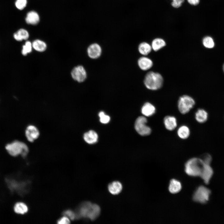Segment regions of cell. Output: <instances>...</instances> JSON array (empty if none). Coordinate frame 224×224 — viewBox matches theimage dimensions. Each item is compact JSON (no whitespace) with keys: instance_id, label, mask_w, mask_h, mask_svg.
Segmentation results:
<instances>
[{"instance_id":"obj_34","label":"cell","mask_w":224,"mask_h":224,"mask_svg":"<svg viewBox=\"0 0 224 224\" xmlns=\"http://www.w3.org/2000/svg\"><path fill=\"white\" fill-rule=\"evenodd\" d=\"M70 223L69 219L65 216L62 217L57 221V223L59 224H67Z\"/></svg>"},{"instance_id":"obj_23","label":"cell","mask_w":224,"mask_h":224,"mask_svg":"<svg viewBox=\"0 0 224 224\" xmlns=\"http://www.w3.org/2000/svg\"><path fill=\"white\" fill-rule=\"evenodd\" d=\"M13 37L17 41H21L27 40L29 37V34L26 30L21 29L14 33Z\"/></svg>"},{"instance_id":"obj_1","label":"cell","mask_w":224,"mask_h":224,"mask_svg":"<svg viewBox=\"0 0 224 224\" xmlns=\"http://www.w3.org/2000/svg\"><path fill=\"white\" fill-rule=\"evenodd\" d=\"M204 165V163L201 158H191L188 160L185 164V171L189 176H200Z\"/></svg>"},{"instance_id":"obj_28","label":"cell","mask_w":224,"mask_h":224,"mask_svg":"<svg viewBox=\"0 0 224 224\" xmlns=\"http://www.w3.org/2000/svg\"><path fill=\"white\" fill-rule=\"evenodd\" d=\"M32 44L29 41H26L24 45H23L21 53L23 55L26 56L30 53L32 50Z\"/></svg>"},{"instance_id":"obj_7","label":"cell","mask_w":224,"mask_h":224,"mask_svg":"<svg viewBox=\"0 0 224 224\" xmlns=\"http://www.w3.org/2000/svg\"><path fill=\"white\" fill-rule=\"evenodd\" d=\"M73 79L79 82H84L87 77V73L83 66L78 65L75 67L71 72Z\"/></svg>"},{"instance_id":"obj_12","label":"cell","mask_w":224,"mask_h":224,"mask_svg":"<svg viewBox=\"0 0 224 224\" xmlns=\"http://www.w3.org/2000/svg\"><path fill=\"white\" fill-rule=\"evenodd\" d=\"M212 169L210 165L204 164L201 174L200 176L204 183L208 184L213 174Z\"/></svg>"},{"instance_id":"obj_2","label":"cell","mask_w":224,"mask_h":224,"mask_svg":"<svg viewBox=\"0 0 224 224\" xmlns=\"http://www.w3.org/2000/svg\"><path fill=\"white\" fill-rule=\"evenodd\" d=\"M163 79L159 73L150 71L145 76L144 83L145 86L148 89L156 90L162 87Z\"/></svg>"},{"instance_id":"obj_33","label":"cell","mask_w":224,"mask_h":224,"mask_svg":"<svg viewBox=\"0 0 224 224\" xmlns=\"http://www.w3.org/2000/svg\"><path fill=\"white\" fill-rule=\"evenodd\" d=\"M172 1L171 5L175 8L180 7L184 2V0H170Z\"/></svg>"},{"instance_id":"obj_21","label":"cell","mask_w":224,"mask_h":224,"mask_svg":"<svg viewBox=\"0 0 224 224\" xmlns=\"http://www.w3.org/2000/svg\"><path fill=\"white\" fill-rule=\"evenodd\" d=\"M195 118L196 121L200 123L206 122L208 118V114L204 109H199L196 111Z\"/></svg>"},{"instance_id":"obj_17","label":"cell","mask_w":224,"mask_h":224,"mask_svg":"<svg viewBox=\"0 0 224 224\" xmlns=\"http://www.w3.org/2000/svg\"><path fill=\"white\" fill-rule=\"evenodd\" d=\"M25 20L26 22L28 24L35 25L39 22L40 17L37 12L31 11L27 13Z\"/></svg>"},{"instance_id":"obj_20","label":"cell","mask_w":224,"mask_h":224,"mask_svg":"<svg viewBox=\"0 0 224 224\" xmlns=\"http://www.w3.org/2000/svg\"><path fill=\"white\" fill-rule=\"evenodd\" d=\"M190 133L189 127L184 125L180 126L177 132L178 137L182 139H186L188 138L190 135Z\"/></svg>"},{"instance_id":"obj_5","label":"cell","mask_w":224,"mask_h":224,"mask_svg":"<svg viewBox=\"0 0 224 224\" xmlns=\"http://www.w3.org/2000/svg\"><path fill=\"white\" fill-rule=\"evenodd\" d=\"M147 119L144 116L138 117L135 121V129L138 133L141 136H147L151 133L152 129L147 125Z\"/></svg>"},{"instance_id":"obj_24","label":"cell","mask_w":224,"mask_h":224,"mask_svg":"<svg viewBox=\"0 0 224 224\" xmlns=\"http://www.w3.org/2000/svg\"><path fill=\"white\" fill-rule=\"evenodd\" d=\"M151 45L146 42L141 43L138 46V50L141 54L145 56L149 54L152 50Z\"/></svg>"},{"instance_id":"obj_16","label":"cell","mask_w":224,"mask_h":224,"mask_svg":"<svg viewBox=\"0 0 224 224\" xmlns=\"http://www.w3.org/2000/svg\"><path fill=\"white\" fill-rule=\"evenodd\" d=\"M100 212L101 209L99 205L93 203L87 218L91 221H94L99 217Z\"/></svg>"},{"instance_id":"obj_26","label":"cell","mask_w":224,"mask_h":224,"mask_svg":"<svg viewBox=\"0 0 224 224\" xmlns=\"http://www.w3.org/2000/svg\"><path fill=\"white\" fill-rule=\"evenodd\" d=\"M14 210L16 213L23 214L27 212L28 208L25 203L22 202H18L15 204Z\"/></svg>"},{"instance_id":"obj_9","label":"cell","mask_w":224,"mask_h":224,"mask_svg":"<svg viewBox=\"0 0 224 224\" xmlns=\"http://www.w3.org/2000/svg\"><path fill=\"white\" fill-rule=\"evenodd\" d=\"M102 52L101 46L96 43L91 44L87 49V53L88 56L93 59H96L99 58Z\"/></svg>"},{"instance_id":"obj_36","label":"cell","mask_w":224,"mask_h":224,"mask_svg":"<svg viewBox=\"0 0 224 224\" xmlns=\"http://www.w3.org/2000/svg\"><path fill=\"white\" fill-rule=\"evenodd\" d=\"M223 71L224 72V64H223Z\"/></svg>"},{"instance_id":"obj_25","label":"cell","mask_w":224,"mask_h":224,"mask_svg":"<svg viewBox=\"0 0 224 224\" xmlns=\"http://www.w3.org/2000/svg\"><path fill=\"white\" fill-rule=\"evenodd\" d=\"M32 44V47L37 51L42 52L44 51L46 49L47 45L44 41L39 40H35Z\"/></svg>"},{"instance_id":"obj_29","label":"cell","mask_w":224,"mask_h":224,"mask_svg":"<svg viewBox=\"0 0 224 224\" xmlns=\"http://www.w3.org/2000/svg\"><path fill=\"white\" fill-rule=\"evenodd\" d=\"M99 116L100 118V121L103 124H107L109 122L110 118L108 115H105L103 111L100 112Z\"/></svg>"},{"instance_id":"obj_6","label":"cell","mask_w":224,"mask_h":224,"mask_svg":"<svg viewBox=\"0 0 224 224\" xmlns=\"http://www.w3.org/2000/svg\"><path fill=\"white\" fill-rule=\"evenodd\" d=\"M211 193V191L206 187L199 186L194 192L193 199L195 202L204 203L208 200Z\"/></svg>"},{"instance_id":"obj_18","label":"cell","mask_w":224,"mask_h":224,"mask_svg":"<svg viewBox=\"0 0 224 224\" xmlns=\"http://www.w3.org/2000/svg\"><path fill=\"white\" fill-rule=\"evenodd\" d=\"M83 138L85 141L87 143L92 144L97 142L98 136L95 131L91 130L84 133Z\"/></svg>"},{"instance_id":"obj_13","label":"cell","mask_w":224,"mask_h":224,"mask_svg":"<svg viewBox=\"0 0 224 224\" xmlns=\"http://www.w3.org/2000/svg\"><path fill=\"white\" fill-rule=\"evenodd\" d=\"M155 106L149 102H146L141 108L142 113L145 117H150L153 115L156 112Z\"/></svg>"},{"instance_id":"obj_31","label":"cell","mask_w":224,"mask_h":224,"mask_svg":"<svg viewBox=\"0 0 224 224\" xmlns=\"http://www.w3.org/2000/svg\"><path fill=\"white\" fill-rule=\"evenodd\" d=\"M63 215L67 217L70 219L74 220L76 219V214L75 212L70 210H68L65 211L63 212Z\"/></svg>"},{"instance_id":"obj_8","label":"cell","mask_w":224,"mask_h":224,"mask_svg":"<svg viewBox=\"0 0 224 224\" xmlns=\"http://www.w3.org/2000/svg\"><path fill=\"white\" fill-rule=\"evenodd\" d=\"M92 204L89 201H85L79 205L75 212L76 219L87 218Z\"/></svg>"},{"instance_id":"obj_15","label":"cell","mask_w":224,"mask_h":224,"mask_svg":"<svg viewBox=\"0 0 224 224\" xmlns=\"http://www.w3.org/2000/svg\"><path fill=\"white\" fill-rule=\"evenodd\" d=\"M108 189L110 194L115 195L119 194L121 192L123 186L120 182L115 181L111 182L108 185Z\"/></svg>"},{"instance_id":"obj_11","label":"cell","mask_w":224,"mask_h":224,"mask_svg":"<svg viewBox=\"0 0 224 224\" xmlns=\"http://www.w3.org/2000/svg\"><path fill=\"white\" fill-rule=\"evenodd\" d=\"M163 123L166 129L170 131L174 130L177 125L176 118L172 115L166 116L163 119Z\"/></svg>"},{"instance_id":"obj_4","label":"cell","mask_w":224,"mask_h":224,"mask_svg":"<svg viewBox=\"0 0 224 224\" xmlns=\"http://www.w3.org/2000/svg\"><path fill=\"white\" fill-rule=\"evenodd\" d=\"M195 105V101L190 96L184 95L180 97L177 106L178 110L182 114H185L189 112Z\"/></svg>"},{"instance_id":"obj_10","label":"cell","mask_w":224,"mask_h":224,"mask_svg":"<svg viewBox=\"0 0 224 224\" xmlns=\"http://www.w3.org/2000/svg\"><path fill=\"white\" fill-rule=\"evenodd\" d=\"M25 134L28 141L32 142L39 137L40 133L35 126L33 125H30L26 129Z\"/></svg>"},{"instance_id":"obj_27","label":"cell","mask_w":224,"mask_h":224,"mask_svg":"<svg viewBox=\"0 0 224 224\" xmlns=\"http://www.w3.org/2000/svg\"><path fill=\"white\" fill-rule=\"evenodd\" d=\"M202 43L203 46L206 48L211 49L215 46V43L213 39L209 36L204 37L203 39Z\"/></svg>"},{"instance_id":"obj_3","label":"cell","mask_w":224,"mask_h":224,"mask_svg":"<svg viewBox=\"0 0 224 224\" xmlns=\"http://www.w3.org/2000/svg\"><path fill=\"white\" fill-rule=\"evenodd\" d=\"M5 148L8 153L14 156L21 155L23 157H25L29 151L27 145L24 143L18 141H15L7 144Z\"/></svg>"},{"instance_id":"obj_14","label":"cell","mask_w":224,"mask_h":224,"mask_svg":"<svg viewBox=\"0 0 224 224\" xmlns=\"http://www.w3.org/2000/svg\"><path fill=\"white\" fill-rule=\"evenodd\" d=\"M138 64L141 70L146 71L152 68L153 63L151 59L148 57L143 56L140 58L138 59Z\"/></svg>"},{"instance_id":"obj_35","label":"cell","mask_w":224,"mask_h":224,"mask_svg":"<svg viewBox=\"0 0 224 224\" xmlns=\"http://www.w3.org/2000/svg\"><path fill=\"white\" fill-rule=\"evenodd\" d=\"M187 1L190 5L195 6L199 4L200 0H187Z\"/></svg>"},{"instance_id":"obj_22","label":"cell","mask_w":224,"mask_h":224,"mask_svg":"<svg viewBox=\"0 0 224 224\" xmlns=\"http://www.w3.org/2000/svg\"><path fill=\"white\" fill-rule=\"evenodd\" d=\"M166 42L162 38H157L154 39L152 41L151 46L154 51H157L166 45Z\"/></svg>"},{"instance_id":"obj_19","label":"cell","mask_w":224,"mask_h":224,"mask_svg":"<svg viewBox=\"0 0 224 224\" xmlns=\"http://www.w3.org/2000/svg\"><path fill=\"white\" fill-rule=\"evenodd\" d=\"M182 188L181 183L179 180L171 179L170 181L168 189L169 192L172 194H175L179 192Z\"/></svg>"},{"instance_id":"obj_32","label":"cell","mask_w":224,"mask_h":224,"mask_svg":"<svg viewBox=\"0 0 224 224\" xmlns=\"http://www.w3.org/2000/svg\"><path fill=\"white\" fill-rule=\"evenodd\" d=\"M204 163L210 165L212 160L211 156L208 154H204L201 158Z\"/></svg>"},{"instance_id":"obj_30","label":"cell","mask_w":224,"mask_h":224,"mask_svg":"<svg viewBox=\"0 0 224 224\" xmlns=\"http://www.w3.org/2000/svg\"><path fill=\"white\" fill-rule=\"evenodd\" d=\"M27 4V0H16L15 4L16 7L20 10L23 9Z\"/></svg>"}]
</instances>
